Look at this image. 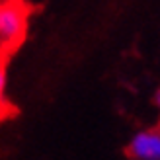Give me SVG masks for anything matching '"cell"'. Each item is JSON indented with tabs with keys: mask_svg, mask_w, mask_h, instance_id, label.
I'll use <instances>...</instances> for the list:
<instances>
[{
	"mask_svg": "<svg viewBox=\"0 0 160 160\" xmlns=\"http://www.w3.org/2000/svg\"><path fill=\"white\" fill-rule=\"evenodd\" d=\"M158 129H160V125H158Z\"/></svg>",
	"mask_w": 160,
	"mask_h": 160,
	"instance_id": "8992f818",
	"label": "cell"
},
{
	"mask_svg": "<svg viewBox=\"0 0 160 160\" xmlns=\"http://www.w3.org/2000/svg\"><path fill=\"white\" fill-rule=\"evenodd\" d=\"M2 2H4V0H0V4H2Z\"/></svg>",
	"mask_w": 160,
	"mask_h": 160,
	"instance_id": "5b68a950",
	"label": "cell"
},
{
	"mask_svg": "<svg viewBox=\"0 0 160 160\" xmlns=\"http://www.w3.org/2000/svg\"><path fill=\"white\" fill-rule=\"evenodd\" d=\"M4 92H6V68H4V61L0 59V106L4 102Z\"/></svg>",
	"mask_w": 160,
	"mask_h": 160,
	"instance_id": "3957f363",
	"label": "cell"
},
{
	"mask_svg": "<svg viewBox=\"0 0 160 160\" xmlns=\"http://www.w3.org/2000/svg\"><path fill=\"white\" fill-rule=\"evenodd\" d=\"M29 6L23 0H4L0 4V55L14 53L28 33Z\"/></svg>",
	"mask_w": 160,
	"mask_h": 160,
	"instance_id": "6da1fadb",
	"label": "cell"
},
{
	"mask_svg": "<svg viewBox=\"0 0 160 160\" xmlns=\"http://www.w3.org/2000/svg\"><path fill=\"white\" fill-rule=\"evenodd\" d=\"M127 156L133 160H160V129L137 133L127 145Z\"/></svg>",
	"mask_w": 160,
	"mask_h": 160,
	"instance_id": "7a4b0ae2",
	"label": "cell"
},
{
	"mask_svg": "<svg viewBox=\"0 0 160 160\" xmlns=\"http://www.w3.org/2000/svg\"><path fill=\"white\" fill-rule=\"evenodd\" d=\"M154 103H156V108L160 109V88H158L156 94H154Z\"/></svg>",
	"mask_w": 160,
	"mask_h": 160,
	"instance_id": "277c9868",
	"label": "cell"
}]
</instances>
